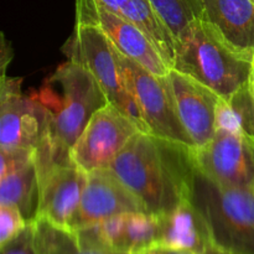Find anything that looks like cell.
Returning <instances> with one entry per match:
<instances>
[{
	"label": "cell",
	"instance_id": "19",
	"mask_svg": "<svg viewBox=\"0 0 254 254\" xmlns=\"http://www.w3.org/2000/svg\"><path fill=\"white\" fill-rule=\"evenodd\" d=\"M127 218L128 213H122L72 232L78 245L84 250L109 254H126L124 235Z\"/></svg>",
	"mask_w": 254,
	"mask_h": 254
},
{
	"label": "cell",
	"instance_id": "7",
	"mask_svg": "<svg viewBox=\"0 0 254 254\" xmlns=\"http://www.w3.org/2000/svg\"><path fill=\"white\" fill-rule=\"evenodd\" d=\"M141 131L129 117L111 103L93 114L69 156L86 173L108 168L135 134Z\"/></svg>",
	"mask_w": 254,
	"mask_h": 254
},
{
	"label": "cell",
	"instance_id": "15",
	"mask_svg": "<svg viewBox=\"0 0 254 254\" xmlns=\"http://www.w3.org/2000/svg\"><path fill=\"white\" fill-rule=\"evenodd\" d=\"M205 17L227 41L254 56V0H202Z\"/></svg>",
	"mask_w": 254,
	"mask_h": 254
},
{
	"label": "cell",
	"instance_id": "18",
	"mask_svg": "<svg viewBox=\"0 0 254 254\" xmlns=\"http://www.w3.org/2000/svg\"><path fill=\"white\" fill-rule=\"evenodd\" d=\"M216 130L241 133L254 139V92L251 81L218 101Z\"/></svg>",
	"mask_w": 254,
	"mask_h": 254
},
{
	"label": "cell",
	"instance_id": "22",
	"mask_svg": "<svg viewBox=\"0 0 254 254\" xmlns=\"http://www.w3.org/2000/svg\"><path fill=\"white\" fill-rule=\"evenodd\" d=\"M37 246L40 254H109L82 248L73 232L36 220Z\"/></svg>",
	"mask_w": 254,
	"mask_h": 254
},
{
	"label": "cell",
	"instance_id": "5",
	"mask_svg": "<svg viewBox=\"0 0 254 254\" xmlns=\"http://www.w3.org/2000/svg\"><path fill=\"white\" fill-rule=\"evenodd\" d=\"M67 60L87 69L106 93L109 103L131 119L144 133H150L122 73L119 52L98 26L76 20L73 32L62 47Z\"/></svg>",
	"mask_w": 254,
	"mask_h": 254
},
{
	"label": "cell",
	"instance_id": "28",
	"mask_svg": "<svg viewBox=\"0 0 254 254\" xmlns=\"http://www.w3.org/2000/svg\"><path fill=\"white\" fill-rule=\"evenodd\" d=\"M251 86H252L254 92V62H253V69H252V76H251Z\"/></svg>",
	"mask_w": 254,
	"mask_h": 254
},
{
	"label": "cell",
	"instance_id": "23",
	"mask_svg": "<svg viewBox=\"0 0 254 254\" xmlns=\"http://www.w3.org/2000/svg\"><path fill=\"white\" fill-rule=\"evenodd\" d=\"M29 223L17 207L0 205V247L16 238Z\"/></svg>",
	"mask_w": 254,
	"mask_h": 254
},
{
	"label": "cell",
	"instance_id": "17",
	"mask_svg": "<svg viewBox=\"0 0 254 254\" xmlns=\"http://www.w3.org/2000/svg\"><path fill=\"white\" fill-rule=\"evenodd\" d=\"M40 178L36 159L0 178V205L15 206L27 222L37 218Z\"/></svg>",
	"mask_w": 254,
	"mask_h": 254
},
{
	"label": "cell",
	"instance_id": "26",
	"mask_svg": "<svg viewBox=\"0 0 254 254\" xmlns=\"http://www.w3.org/2000/svg\"><path fill=\"white\" fill-rule=\"evenodd\" d=\"M11 61V47L9 42L5 40L4 35L1 36V81L6 78V66Z\"/></svg>",
	"mask_w": 254,
	"mask_h": 254
},
{
	"label": "cell",
	"instance_id": "12",
	"mask_svg": "<svg viewBox=\"0 0 254 254\" xmlns=\"http://www.w3.org/2000/svg\"><path fill=\"white\" fill-rule=\"evenodd\" d=\"M169 83L181 122L196 149L210 143L216 133V109L221 97L189 74L171 68Z\"/></svg>",
	"mask_w": 254,
	"mask_h": 254
},
{
	"label": "cell",
	"instance_id": "3",
	"mask_svg": "<svg viewBox=\"0 0 254 254\" xmlns=\"http://www.w3.org/2000/svg\"><path fill=\"white\" fill-rule=\"evenodd\" d=\"M254 56L238 50L207 20L191 22L175 40L173 68L225 98L247 84Z\"/></svg>",
	"mask_w": 254,
	"mask_h": 254
},
{
	"label": "cell",
	"instance_id": "24",
	"mask_svg": "<svg viewBox=\"0 0 254 254\" xmlns=\"http://www.w3.org/2000/svg\"><path fill=\"white\" fill-rule=\"evenodd\" d=\"M0 254H40L36 222H30L16 238L0 247Z\"/></svg>",
	"mask_w": 254,
	"mask_h": 254
},
{
	"label": "cell",
	"instance_id": "8",
	"mask_svg": "<svg viewBox=\"0 0 254 254\" xmlns=\"http://www.w3.org/2000/svg\"><path fill=\"white\" fill-rule=\"evenodd\" d=\"M197 169L223 188L254 186V139L246 134L216 130L205 146L195 150Z\"/></svg>",
	"mask_w": 254,
	"mask_h": 254
},
{
	"label": "cell",
	"instance_id": "10",
	"mask_svg": "<svg viewBox=\"0 0 254 254\" xmlns=\"http://www.w3.org/2000/svg\"><path fill=\"white\" fill-rule=\"evenodd\" d=\"M76 20L98 26L123 56L151 73L166 76L170 71L148 35L133 22L107 9L99 0H76Z\"/></svg>",
	"mask_w": 254,
	"mask_h": 254
},
{
	"label": "cell",
	"instance_id": "16",
	"mask_svg": "<svg viewBox=\"0 0 254 254\" xmlns=\"http://www.w3.org/2000/svg\"><path fill=\"white\" fill-rule=\"evenodd\" d=\"M108 10L124 17L143 30L153 41L165 60L169 68H173L175 60V39L168 27L154 11L149 0H99Z\"/></svg>",
	"mask_w": 254,
	"mask_h": 254
},
{
	"label": "cell",
	"instance_id": "25",
	"mask_svg": "<svg viewBox=\"0 0 254 254\" xmlns=\"http://www.w3.org/2000/svg\"><path fill=\"white\" fill-rule=\"evenodd\" d=\"M133 254H200L192 252V251L188 250H181V248H174L169 247V246H163V245H154L150 247L145 248L143 251H139V252L133 253Z\"/></svg>",
	"mask_w": 254,
	"mask_h": 254
},
{
	"label": "cell",
	"instance_id": "9",
	"mask_svg": "<svg viewBox=\"0 0 254 254\" xmlns=\"http://www.w3.org/2000/svg\"><path fill=\"white\" fill-rule=\"evenodd\" d=\"M21 78L0 83V148L37 150L47 129V112L32 94L21 91Z\"/></svg>",
	"mask_w": 254,
	"mask_h": 254
},
{
	"label": "cell",
	"instance_id": "2",
	"mask_svg": "<svg viewBox=\"0 0 254 254\" xmlns=\"http://www.w3.org/2000/svg\"><path fill=\"white\" fill-rule=\"evenodd\" d=\"M46 108L47 129L36 150L39 173L72 164V148L97 111L109 104L97 79L81 64L67 60L35 92Z\"/></svg>",
	"mask_w": 254,
	"mask_h": 254
},
{
	"label": "cell",
	"instance_id": "11",
	"mask_svg": "<svg viewBox=\"0 0 254 254\" xmlns=\"http://www.w3.org/2000/svg\"><path fill=\"white\" fill-rule=\"evenodd\" d=\"M148 212L141 201L109 168L87 173V183L69 231L93 225L122 213Z\"/></svg>",
	"mask_w": 254,
	"mask_h": 254
},
{
	"label": "cell",
	"instance_id": "1",
	"mask_svg": "<svg viewBox=\"0 0 254 254\" xmlns=\"http://www.w3.org/2000/svg\"><path fill=\"white\" fill-rule=\"evenodd\" d=\"M108 168L153 215L192 197L197 165L195 149L185 144L139 131Z\"/></svg>",
	"mask_w": 254,
	"mask_h": 254
},
{
	"label": "cell",
	"instance_id": "21",
	"mask_svg": "<svg viewBox=\"0 0 254 254\" xmlns=\"http://www.w3.org/2000/svg\"><path fill=\"white\" fill-rule=\"evenodd\" d=\"M160 223L156 215L149 212L128 213L124 235L126 254H133L158 243Z\"/></svg>",
	"mask_w": 254,
	"mask_h": 254
},
{
	"label": "cell",
	"instance_id": "13",
	"mask_svg": "<svg viewBox=\"0 0 254 254\" xmlns=\"http://www.w3.org/2000/svg\"><path fill=\"white\" fill-rule=\"evenodd\" d=\"M40 202L36 220L69 231L87 183V173L72 164L39 173Z\"/></svg>",
	"mask_w": 254,
	"mask_h": 254
},
{
	"label": "cell",
	"instance_id": "14",
	"mask_svg": "<svg viewBox=\"0 0 254 254\" xmlns=\"http://www.w3.org/2000/svg\"><path fill=\"white\" fill-rule=\"evenodd\" d=\"M158 217L160 231L156 245L203 254L211 243L205 218L192 198H185L173 211Z\"/></svg>",
	"mask_w": 254,
	"mask_h": 254
},
{
	"label": "cell",
	"instance_id": "27",
	"mask_svg": "<svg viewBox=\"0 0 254 254\" xmlns=\"http://www.w3.org/2000/svg\"><path fill=\"white\" fill-rule=\"evenodd\" d=\"M203 254H235V253H231V252H227V251H223V250H221V248L213 246L212 243H210V245L207 246V248L205 250V252H203Z\"/></svg>",
	"mask_w": 254,
	"mask_h": 254
},
{
	"label": "cell",
	"instance_id": "6",
	"mask_svg": "<svg viewBox=\"0 0 254 254\" xmlns=\"http://www.w3.org/2000/svg\"><path fill=\"white\" fill-rule=\"evenodd\" d=\"M119 61L127 88L135 99L149 131L196 150L176 109L168 74L156 76L121 52Z\"/></svg>",
	"mask_w": 254,
	"mask_h": 254
},
{
	"label": "cell",
	"instance_id": "4",
	"mask_svg": "<svg viewBox=\"0 0 254 254\" xmlns=\"http://www.w3.org/2000/svg\"><path fill=\"white\" fill-rule=\"evenodd\" d=\"M191 198L205 218L213 246L235 254H254V186L223 188L197 169Z\"/></svg>",
	"mask_w": 254,
	"mask_h": 254
},
{
	"label": "cell",
	"instance_id": "20",
	"mask_svg": "<svg viewBox=\"0 0 254 254\" xmlns=\"http://www.w3.org/2000/svg\"><path fill=\"white\" fill-rule=\"evenodd\" d=\"M154 11L168 27L174 39L188 25L196 20L205 19L202 0H149Z\"/></svg>",
	"mask_w": 254,
	"mask_h": 254
}]
</instances>
